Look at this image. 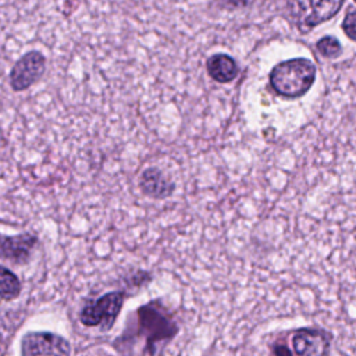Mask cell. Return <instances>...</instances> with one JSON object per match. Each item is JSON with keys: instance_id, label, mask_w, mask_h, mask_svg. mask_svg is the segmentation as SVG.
<instances>
[{"instance_id": "4", "label": "cell", "mask_w": 356, "mask_h": 356, "mask_svg": "<svg viewBox=\"0 0 356 356\" xmlns=\"http://www.w3.org/2000/svg\"><path fill=\"white\" fill-rule=\"evenodd\" d=\"M124 298V292L114 291L107 292L97 300L85 305L79 313L81 323L85 327H97L102 331H108L122 309Z\"/></svg>"}, {"instance_id": "13", "label": "cell", "mask_w": 356, "mask_h": 356, "mask_svg": "<svg viewBox=\"0 0 356 356\" xmlns=\"http://www.w3.org/2000/svg\"><path fill=\"white\" fill-rule=\"evenodd\" d=\"M342 29L349 39L356 42V10L346 13L342 22Z\"/></svg>"}, {"instance_id": "11", "label": "cell", "mask_w": 356, "mask_h": 356, "mask_svg": "<svg viewBox=\"0 0 356 356\" xmlns=\"http://www.w3.org/2000/svg\"><path fill=\"white\" fill-rule=\"evenodd\" d=\"M22 289L19 278L7 267L0 264V299L10 302L19 296Z\"/></svg>"}, {"instance_id": "1", "label": "cell", "mask_w": 356, "mask_h": 356, "mask_svg": "<svg viewBox=\"0 0 356 356\" xmlns=\"http://www.w3.org/2000/svg\"><path fill=\"white\" fill-rule=\"evenodd\" d=\"M177 331L178 327L170 314L157 302H152L136 310L135 330H132V332L125 331L118 338H145V348L142 349V353L153 355L157 352L159 343L171 339Z\"/></svg>"}, {"instance_id": "12", "label": "cell", "mask_w": 356, "mask_h": 356, "mask_svg": "<svg viewBox=\"0 0 356 356\" xmlns=\"http://www.w3.org/2000/svg\"><path fill=\"white\" fill-rule=\"evenodd\" d=\"M316 47H317L318 53L327 58H337L341 54V43L334 36L321 38L316 43Z\"/></svg>"}, {"instance_id": "3", "label": "cell", "mask_w": 356, "mask_h": 356, "mask_svg": "<svg viewBox=\"0 0 356 356\" xmlns=\"http://www.w3.org/2000/svg\"><path fill=\"white\" fill-rule=\"evenodd\" d=\"M345 0H286L289 15L299 31L306 32L338 14Z\"/></svg>"}, {"instance_id": "14", "label": "cell", "mask_w": 356, "mask_h": 356, "mask_svg": "<svg viewBox=\"0 0 356 356\" xmlns=\"http://www.w3.org/2000/svg\"><path fill=\"white\" fill-rule=\"evenodd\" d=\"M353 1H355V3H356V0H353Z\"/></svg>"}, {"instance_id": "6", "label": "cell", "mask_w": 356, "mask_h": 356, "mask_svg": "<svg viewBox=\"0 0 356 356\" xmlns=\"http://www.w3.org/2000/svg\"><path fill=\"white\" fill-rule=\"evenodd\" d=\"M70 342L50 331H29L21 339V353L24 356L33 355H71Z\"/></svg>"}, {"instance_id": "5", "label": "cell", "mask_w": 356, "mask_h": 356, "mask_svg": "<svg viewBox=\"0 0 356 356\" xmlns=\"http://www.w3.org/2000/svg\"><path fill=\"white\" fill-rule=\"evenodd\" d=\"M46 70V58L38 51L25 53L10 71V86L15 92L26 90L36 83Z\"/></svg>"}, {"instance_id": "10", "label": "cell", "mask_w": 356, "mask_h": 356, "mask_svg": "<svg viewBox=\"0 0 356 356\" xmlns=\"http://www.w3.org/2000/svg\"><path fill=\"white\" fill-rule=\"evenodd\" d=\"M206 68L209 75L220 83H227L234 81L239 72L236 61L231 56L224 53L213 54L211 57H209L206 63Z\"/></svg>"}, {"instance_id": "2", "label": "cell", "mask_w": 356, "mask_h": 356, "mask_svg": "<svg viewBox=\"0 0 356 356\" xmlns=\"http://www.w3.org/2000/svg\"><path fill=\"white\" fill-rule=\"evenodd\" d=\"M316 81L314 64L303 57L278 63L270 71V85L274 92L286 99L303 96Z\"/></svg>"}, {"instance_id": "9", "label": "cell", "mask_w": 356, "mask_h": 356, "mask_svg": "<svg viewBox=\"0 0 356 356\" xmlns=\"http://www.w3.org/2000/svg\"><path fill=\"white\" fill-rule=\"evenodd\" d=\"M139 188L152 199H165L174 192V184L156 167L146 168L139 177Z\"/></svg>"}, {"instance_id": "8", "label": "cell", "mask_w": 356, "mask_h": 356, "mask_svg": "<svg viewBox=\"0 0 356 356\" xmlns=\"http://www.w3.org/2000/svg\"><path fill=\"white\" fill-rule=\"evenodd\" d=\"M292 348L296 355H325L328 337L317 330L300 328L292 337Z\"/></svg>"}, {"instance_id": "7", "label": "cell", "mask_w": 356, "mask_h": 356, "mask_svg": "<svg viewBox=\"0 0 356 356\" xmlns=\"http://www.w3.org/2000/svg\"><path fill=\"white\" fill-rule=\"evenodd\" d=\"M36 243L38 238L28 232L14 236L0 234V260L18 266L25 264L31 260Z\"/></svg>"}]
</instances>
